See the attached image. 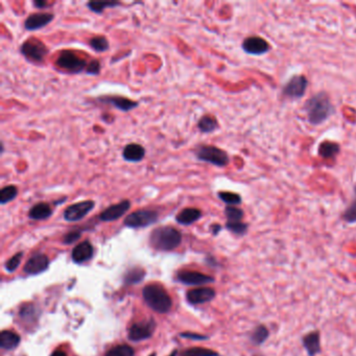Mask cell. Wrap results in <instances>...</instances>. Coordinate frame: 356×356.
Listing matches in <instances>:
<instances>
[{
	"label": "cell",
	"instance_id": "obj_2",
	"mask_svg": "<svg viewBox=\"0 0 356 356\" xmlns=\"http://www.w3.org/2000/svg\"><path fill=\"white\" fill-rule=\"evenodd\" d=\"M182 242V234L179 230L170 226H163L152 230L149 236V243L159 251H171Z\"/></svg>",
	"mask_w": 356,
	"mask_h": 356
},
{
	"label": "cell",
	"instance_id": "obj_32",
	"mask_svg": "<svg viewBox=\"0 0 356 356\" xmlns=\"http://www.w3.org/2000/svg\"><path fill=\"white\" fill-rule=\"evenodd\" d=\"M226 228L227 230H229L231 233L238 236H242L248 232L249 225L243 221H227Z\"/></svg>",
	"mask_w": 356,
	"mask_h": 356
},
{
	"label": "cell",
	"instance_id": "obj_1",
	"mask_svg": "<svg viewBox=\"0 0 356 356\" xmlns=\"http://www.w3.org/2000/svg\"><path fill=\"white\" fill-rule=\"evenodd\" d=\"M304 110L312 125H320L333 114L335 107L329 95L321 91L307 99L304 105Z\"/></svg>",
	"mask_w": 356,
	"mask_h": 356
},
{
	"label": "cell",
	"instance_id": "obj_25",
	"mask_svg": "<svg viewBox=\"0 0 356 356\" xmlns=\"http://www.w3.org/2000/svg\"><path fill=\"white\" fill-rule=\"evenodd\" d=\"M269 338H270V330L265 325H262V324L256 326L250 333V341L253 345L255 346L263 345Z\"/></svg>",
	"mask_w": 356,
	"mask_h": 356
},
{
	"label": "cell",
	"instance_id": "obj_41",
	"mask_svg": "<svg viewBox=\"0 0 356 356\" xmlns=\"http://www.w3.org/2000/svg\"><path fill=\"white\" fill-rule=\"evenodd\" d=\"M181 337L189 339V340H197V341H204V340L208 339V337L201 336V335H195V333H182Z\"/></svg>",
	"mask_w": 356,
	"mask_h": 356
},
{
	"label": "cell",
	"instance_id": "obj_22",
	"mask_svg": "<svg viewBox=\"0 0 356 356\" xmlns=\"http://www.w3.org/2000/svg\"><path fill=\"white\" fill-rule=\"evenodd\" d=\"M203 213L199 209L194 207H187L181 210L175 216L176 222L184 226H189L195 221H197L202 217Z\"/></svg>",
	"mask_w": 356,
	"mask_h": 356
},
{
	"label": "cell",
	"instance_id": "obj_42",
	"mask_svg": "<svg viewBox=\"0 0 356 356\" xmlns=\"http://www.w3.org/2000/svg\"><path fill=\"white\" fill-rule=\"evenodd\" d=\"M33 5L35 8L40 10L46 9L49 6V4L46 2V0H35V2H33Z\"/></svg>",
	"mask_w": 356,
	"mask_h": 356
},
{
	"label": "cell",
	"instance_id": "obj_7",
	"mask_svg": "<svg viewBox=\"0 0 356 356\" xmlns=\"http://www.w3.org/2000/svg\"><path fill=\"white\" fill-rule=\"evenodd\" d=\"M159 219V213L152 209H140L130 213L124 218V226L128 228L139 229L154 225Z\"/></svg>",
	"mask_w": 356,
	"mask_h": 356
},
{
	"label": "cell",
	"instance_id": "obj_38",
	"mask_svg": "<svg viewBox=\"0 0 356 356\" xmlns=\"http://www.w3.org/2000/svg\"><path fill=\"white\" fill-rule=\"evenodd\" d=\"M22 255H23L22 252L17 253V254H15V255L11 259H9L7 261L6 269H7L8 272H14L19 266V264L21 262V259H22Z\"/></svg>",
	"mask_w": 356,
	"mask_h": 356
},
{
	"label": "cell",
	"instance_id": "obj_23",
	"mask_svg": "<svg viewBox=\"0 0 356 356\" xmlns=\"http://www.w3.org/2000/svg\"><path fill=\"white\" fill-rule=\"evenodd\" d=\"M340 150H341V146L339 143L325 140L320 143L318 148V154L320 157L324 159H332L340 154Z\"/></svg>",
	"mask_w": 356,
	"mask_h": 356
},
{
	"label": "cell",
	"instance_id": "obj_17",
	"mask_svg": "<svg viewBox=\"0 0 356 356\" xmlns=\"http://www.w3.org/2000/svg\"><path fill=\"white\" fill-rule=\"evenodd\" d=\"M145 148L138 143H129L122 149V158L126 162L138 163L145 157Z\"/></svg>",
	"mask_w": 356,
	"mask_h": 356
},
{
	"label": "cell",
	"instance_id": "obj_11",
	"mask_svg": "<svg viewBox=\"0 0 356 356\" xmlns=\"http://www.w3.org/2000/svg\"><path fill=\"white\" fill-rule=\"evenodd\" d=\"M242 50L251 56H262L271 50L270 43L258 36H252L248 37L243 40L241 44Z\"/></svg>",
	"mask_w": 356,
	"mask_h": 356
},
{
	"label": "cell",
	"instance_id": "obj_33",
	"mask_svg": "<svg viewBox=\"0 0 356 356\" xmlns=\"http://www.w3.org/2000/svg\"><path fill=\"white\" fill-rule=\"evenodd\" d=\"M225 215L227 221H242L244 212L242 209L236 206H226Z\"/></svg>",
	"mask_w": 356,
	"mask_h": 356
},
{
	"label": "cell",
	"instance_id": "obj_27",
	"mask_svg": "<svg viewBox=\"0 0 356 356\" xmlns=\"http://www.w3.org/2000/svg\"><path fill=\"white\" fill-rule=\"evenodd\" d=\"M20 319L23 323L27 325L34 324L38 321L39 318V312L34 305H24L22 309L20 310Z\"/></svg>",
	"mask_w": 356,
	"mask_h": 356
},
{
	"label": "cell",
	"instance_id": "obj_4",
	"mask_svg": "<svg viewBox=\"0 0 356 356\" xmlns=\"http://www.w3.org/2000/svg\"><path fill=\"white\" fill-rule=\"evenodd\" d=\"M193 152L198 161L209 163L216 167H226L230 163L228 152L215 145L199 144L194 148Z\"/></svg>",
	"mask_w": 356,
	"mask_h": 356
},
{
	"label": "cell",
	"instance_id": "obj_14",
	"mask_svg": "<svg viewBox=\"0 0 356 356\" xmlns=\"http://www.w3.org/2000/svg\"><path fill=\"white\" fill-rule=\"evenodd\" d=\"M131 208V202L129 199H122L117 204L111 205L99 214L101 221H114L122 217Z\"/></svg>",
	"mask_w": 356,
	"mask_h": 356
},
{
	"label": "cell",
	"instance_id": "obj_3",
	"mask_svg": "<svg viewBox=\"0 0 356 356\" xmlns=\"http://www.w3.org/2000/svg\"><path fill=\"white\" fill-rule=\"evenodd\" d=\"M143 298L148 306L159 314H166L172 306L169 295L162 286L157 284L146 285L143 290Z\"/></svg>",
	"mask_w": 356,
	"mask_h": 356
},
{
	"label": "cell",
	"instance_id": "obj_19",
	"mask_svg": "<svg viewBox=\"0 0 356 356\" xmlns=\"http://www.w3.org/2000/svg\"><path fill=\"white\" fill-rule=\"evenodd\" d=\"M215 297V291L210 287L194 288L187 293V301L190 304H203L213 300Z\"/></svg>",
	"mask_w": 356,
	"mask_h": 356
},
{
	"label": "cell",
	"instance_id": "obj_8",
	"mask_svg": "<svg viewBox=\"0 0 356 356\" xmlns=\"http://www.w3.org/2000/svg\"><path fill=\"white\" fill-rule=\"evenodd\" d=\"M95 207V202L92 199L81 201L68 206L64 212L63 217L69 222L79 221L87 216Z\"/></svg>",
	"mask_w": 356,
	"mask_h": 356
},
{
	"label": "cell",
	"instance_id": "obj_45",
	"mask_svg": "<svg viewBox=\"0 0 356 356\" xmlns=\"http://www.w3.org/2000/svg\"><path fill=\"white\" fill-rule=\"evenodd\" d=\"M0 144H2V155H3L4 152H5V143L2 141V143H0Z\"/></svg>",
	"mask_w": 356,
	"mask_h": 356
},
{
	"label": "cell",
	"instance_id": "obj_20",
	"mask_svg": "<svg viewBox=\"0 0 356 356\" xmlns=\"http://www.w3.org/2000/svg\"><path fill=\"white\" fill-rule=\"evenodd\" d=\"M93 255V247L86 240L76 246L72 250V260L76 263H83L88 261Z\"/></svg>",
	"mask_w": 356,
	"mask_h": 356
},
{
	"label": "cell",
	"instance_id": "obj_36",
	"mask_svg": "<svg viewBox=\"0 0 356 356\" xmlns=\"http://www.w3.org/2000/svg\"><path fill=\"white\" fill-rule=\"evenodd\" d=\"M106 356H134V350L128 345H119L109 350Z\"/></svg>",
	"mask_w": 356,
	"mask_h": 356
},
{
	"label": "cell",
	"instance_id": "obj_39",
	"mask_svg": "<svg viewBox=\"0 0 356 356\" xmlns=\"http://www.w3.org/2000/svg\"><path fill=\"white\" fill-rule=\"evenodd\" d=\"M100 70H101L100 62L97 59H92L88 63V66H87L85 72L89 75H98L100 73Z\"/></svg>",
	"mask_w": 356,
	"mask_h": 356
},
{
	"label": "cell",
	"instance_id": "obj_5",
	"mask_svg": "<svg viewBox=\"0 0 356 356\" xmlns=\"http://www.w3.org/2000/svg\"><path fill=\"white\" fill-rule=\"evenodd\" d=\"M88 63L89 62L72 49L61 50L56 59V66L70 74H79L86 71Z\"/></svg>",
	"mask_w": 356,
	"mask_h": 356
},
{
	"label": "cell",
	"instance_id": "obj_12",
	"mask_svg": "<svg viewBox=\"0 0 356 356\" xmlns=\"http://www.w3.org/2000/svg\"><path fill=\"white\" fill-rule=\"evenodd\" d=\"M156 323L152 319L134 324L129 330V339L131 341H142L149 339L155 331Z\"/></svg>",
	"mask_w": 356,
	"mask_h": 356
},
{
	"label": "cell",
	"instance_id": "obj_6",
	"mask_svg": "<svg viewBox=\"0 0 356 356\" xmlns=\"http://www.w3.org/2000/svg\"><path fill=\"white\" fill-rule=\"evenodd\" d=\"M48 53L49 49L45 43L34 37L25 40L20 46V54L25 58V60L33 64L44 63Z\"/></svg>",
	"mask_w": 356,
	"mask_h": 356
},
{
	"label": "cell",
	"instance_id": "obj_37",
	"mask_svg": "<svg viewBox=\"0 0 356 356\" xmlns=\"http://www.w3.org/2000/svg\"><path fill=\"white\" fill-rule=\"evenodd\" d=\"M343 219L348 224H356V192L354 199L343 213Z\"/></svg>",
	"mask_w": 356,
	"mask_h": 356
},
{
	"label": "cell",
	"instance_id": "obj_46",
	"mask_svg": "<svg viewBox=\"0 0 356 356\" xmlns=\"http://www.w3.org/2000/svg\"><path fill=\"white\" fill-rule=\"evenodd\" d=\"M175 355H176V351H173V352H172V354H171L170 356H175Z\"/></svg>",
	"mask_w": 356,
	"mask_h": 356
},
{
	"label": "cell",
	"instance_id": "obj_43",
	"mask_svg": "<svg viewBox=\"0 0 356 356\" xmlns=\"http://www.w3.org/2000/svg\"><path fill=\"white\" fill-rule=\"evenodd\" d=\"M211 232L213 235H217L221 231V226L219 224H214L211 226Z\"/></svg>",
	"mask_w": 356,
	"mask_h": 356
},
{
	"label": "cell",
	"instance_id": "obj_13",
	"mask_svg": "<svg viewBox=\"0 0 356 356\" xmlns=\"http://www.w3.org/2000/svg\"><path fill=\"white\" fill-rule=\"evenodd\" d=\"M55 19V14L53 13H45V12H39V13H33L29 15V17L24 20V29L29 32H35L39 31L49 23H52Z\"/></svg>",
	"mask_w": 356,
	"mask_h": 356
},
{
	"label": "cell",
	"instance_id": "obj_29",
	"mask_svg": "<svg viewBox=\"0 0 356 356\" xmlns=\"http://www.w3.org/2000/svg\"><path fill=\"white\" fill-rule=\"evenodd\" d=\"M90 47L96 53H106L110 48V43L105 36H94L89 40Z\"/></svg>",
	"mask_w": 356,
	"mask_h": 356
},
{
	"label": "cell",
	"instance_id": "obj_10",
	"mask_svg": "<svg viewBox=\"0 0 356 356\" xmlns=\"http://www.w3.org/2000/svg\"><path fill=\"white\" fill-rule=\"evenodd\" d=\"M96 99L98 103L107 106H112L121 112H130L139 106V103L137 100H133L128 97H123L119 95H101L98 96Z\"/></svg>",
	"mask_w": 356,
	"mask_h": 356
},
{
	"label": "cell",
	"instance_id": "obj_21",
	"mask_svg": "<svg viewBox=\"0 0 356 356\" xmlns=\"http://www.w3.org/2000/svg\"><path fill=\"white\" fill-rule=\"evenodd\" d=\"M54 209L50 204L45 202L37 203L29 211V217L34 220H44L53 215Z\"/></svg>",
	"mask_w": 356,
	"mask_h": 356
},
{
	"label": "cell",
	"instance_id": "obj_28",
	"mask_svg": "<svg viewBox=\"0 0 356 356\" xmlns=\"http://www.w3.org/2000/svg\"><path fill=\"white\" fill-rule=\"evenodd\" d=\"M122 4L120 2H89L86 4L87 8L95 13V14H103L107 9L110 8H117L119 6H121Z\"/></svg>",
	"mask_w": 356,
	"mask_h": 356
},
{
	"label": "cell",
	"instance_id": "obj_44",
	"mask_svg": "<svg viewBox=\"0 0 356 356\" xmlns=\"http://www.w3.org/2000/svg\"><path fill=\"white\" fill-rule=\"evenodd\" d=\"M50 356H67V355H66V353H65L64 351H62V350H57V351H55Z\"/></svg>",
	"mask_w": 356,
	"mask_h": 356
},
{
	"label": "cell",
	"instance_id": "obj_18",
	"mask_svg": "<svg viewBox=\"0 0 356 356\" xmlns=\"http://www.w3.org/2000/svg\"><path fill=\"white\" fill-rule=\"evenodd\" d=\"M49 265L48 257L44 254H37L29 259L24 265V272L30 275H37L44 272Z\"/></svg>",
	"mask_w": 356,
	"mask_h": 356
},
{
	"label": "cell",
	"instance_id": "obj_16",
	"mask_svg": "<svg viewBox=\"0 0 356 356\" xmlns=\"http://www.w3.org/2000/svg\"><path fill=\"white\" fill-rule=\"evenodd\" d=\"M302 345L307 352L308 356H317L322 352L321 346V333L318 330L305 335L302 338Z\"/></svg>",
	"mask_w": 356,
	"mask_h": 356
},
{
	"label": "cell",
	"instance_id": "obj_34",
	"mask_svg": "<svg viewBox=\"0 0 356 356\" xmlns=\"http://www.w3.org/2000/svg\"><path fill=\"white\" fill-rule=\"evenodd\" d=\"M144 275H145V273L142 269L134 268V269L128 271V273H126V275L124 276V282L126 284L138 283L142 280Z\"/></svg>",
	"mask_w": 356,
	"mask_h": 356
},
{
	"label": "cell",
	"instance_id": "obj_47",
	"mask_svg": "<svg viewBox=\"0 0 356 356\" xmlns=\"http://www.w3.org/2000/svg\"><path fill=\"white\" fill-rule=\"evenodd\" d=\"M149 356H156V354H151V355H149Z\"/></svg>",
	"mask_w": 356,
	"mask_h": 356
},
{
	"label": "cell",
	"instance_id": "obj_26",
	"mask_svg": "<svg viewBox=\"0 0 356 356\" xmlns=\"http://www.w3.org/2000/svg\"><path fill=\"white\" fill-rule=\"evenodd\" d=\"M20 344V337L10 330H4L0 333V347L6 350H12Z\"/></svg>",
	"mask_w": 356,
	"mask_h": 356
},
{
	"label": "cell",
	"instance_id": "obj_30",
	"mask_svg": "<svg viewBox=\"0 0 356 356\" xmlns=\"http://www.w3.org/2000/svg\"><path fill=\"white\" fill-rule=\"evenodd\" d=\"M217 196L227 206H237L242 203L240 194L231 191H218Z\"/></svg>",
	"mask_w": 356,
	"mask_h": 356
},
{
	"label": "cell",
	"instance_id": "obj_15",
	"mask_svg": "<svg viewBox=\"0 0 356 356\" xmlns=\"http://www.w3.org/2000/svg\"><path fill=\"white\" fill-rule=\"evenodd\" d=\"M177 280L187 285H202L206 283H211L214 281V278L205 274L191 271L180 272L176 276Z\"/></svg>",
	"mask_w": 356,
	"mask_h": 356
},
{
	"label": "cell",
	"instance_id": "obj_40",
	"mask_svg": "<svg viewBox=\"0 0 356 356\" xmlns=\"http://www.w3.org/2000/svg\"><path fill=\"white\" fill-rule=\"evenodd\" d=\"M82 236V231L80 230H72L70 232H68L67 234H65L64 238H63V241L64 243H67V244H71L73 242H75L76 240H78L79 238H81Z\"/></svg>",
	"mask_w": 356,
	"mask_h": 356
},
{
	"label": "cell",
	"instance_id": "obj_9",
	"mask_svg": "<svg viewBox=\"0 0 356 356\" xmlns=\"http://www.w3.org/2000/svg\"><path fill=\"white\" fill-rule=\"evenodd\" d=\"M308 88V80L305 75L298 74L294 75L293 78L284 85L283 87V95L292 98V99H299L302 98L305 95Z\"/></svg>",
	"mask_w": 356,
	"mask_h": 356
},
{
	"label": "cell",
	"instance_id": "obj_24",
	"mask_svg": "<svg viewBox=\"0 0 356 356\" xmlns=\"http://www.w3.org/2000/svg\"><path fill=\"white\" fill-rule=\"evenodd\" d=\"M218 126L217 119L211 114L202 116L197 121V129L203 134H211L218 129Z\"/></svg>",
	"mask_w": 356,
	"mask_h": 356
},
{
	"label": "cell",
	"instance_id": "obj_31",
	"mask_svg": "<svg viewBox=\"0 0 356 356\" xmlns=\"http://www.w3.org/2000/svg\"><path fill=\"white\" fill-rule=\"evenodd\" d=\"M18 195V188L15 185L5 186L0 190V204L6 205L8 203L15 199Z\"/></svg>",
	"mask_w": 356,
	"mask_h": 356
},
{
	"label": "cell",
	"instance_id": "obj_35",
	"mask_svg": "<svg viewBox=\"0 0 356 356\" xmlns=\"http://www.w3.org/2000/svg\"><path fill=\"white\" fill-rule=\"evenodd\" d=\"M181 356H219V354L211 349L202 348V347H194L185 350Z\"/></svg>",
	"mask_w": 356,
	"mask_h": 356
}]
</instances>
